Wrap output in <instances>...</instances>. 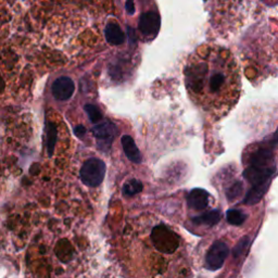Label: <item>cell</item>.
<instances>
[{
    "mask_svg": "<svg viewBox=\"0 0 278 278\" xmlns=\"http://www.w3.org/2000/svg\"><path fill=\"white\" fill-rule=\"evenodd\" d=\"M74 90H75V85L73 81L65 77L57 79L54 82L53 87H52L54 97L57 100H60V101L69 100L73 96Z\"/></svg>",
    "mask_w": 278,
    "mask_h": 278,
    "instance_id": "6",
    "label": "cell"
},
{
    "mask_svg": "<svg viewBox=\"0 0 278 278\" xmlns=\"http://www.w3.org/2000/svg\"><path fill=\"white\" fill-rule=\"evenodd\" d=\"M248 245H249V239H248V238L242 239V240L238 243V246L234 249V256H235V257H238L239 255H241L242 252L246 250V248L248 247Z\"/></svg>",
    "mask_w": 278,
    "mask_h": 278,
    "instance_id": "18",
    "label": "cell"
},
{
    "mask_svg": "<svg viewBox=\"0 0 278 278\" xmlns=\"http://www.w3.org/2000/svg\"><path fill=\"white\" fill-rule=\"evenodd\" d=\"M105 33H106L107 39L110 41L111 44H113V45L122 44L124 36H123V33H122L120 27L116 23L109 24L108 27L106 28Z\"/></svg>",
    "mask_w": 278,
    "mask_h": 278,
    "instance_id": "11",
    "label": "cell"
},
{
    "mask_svg": "<svg viewBox=\"0 0 278 278\" xmlns=\"http://www.w3.org/2000/svg\"><path fill=\"white\" fill-rule=\"evenodd\" d=\"M226 220L232 225L239 226L246 221V214L237 209L229 210V211H227V213H226Z\"/></svg>",
    "mask_w": 278,
    "mask_h": 278,
    "instance_id": "14",
    "label": "cell"
},
{
    "mask_svg": "<svg viewBox=\"0 0 278 278\" xmlns=\"http://www.w3.org/2000/svg\"><path fill=\"white\" fill-rule=\"evenodd\" d=\"M157 23V15L155 13H147L145 16H142L140 22V29L144 33H156Z\"/></svg>",
    "mask_w": 278,
    "mask_h": 278,
    "instance_id": "13",
    "label": "cell"
},
{
    "mask_svg": "<svg viewBox=\"0 0 278 278\" xmlns=\"http://www.w3.org/2000/svg\"><path fill=\"white\" fill-rule=\"evenodd\" d=\"M209 3L215 28L225 30L239 27L249 0H209Z\"/></svg>",
    "mask_w": 278,
    "mask_h": 278,
    "instance_id": "2",
    "label": "cell"
},
{
    "mask_svg": "<svg viewBox=\"0 0 278 278\" xmlns=\"http://www.w3.org/2000/svg\"><path fill=\"white\" fill-rule=\"evenodd\" d=\"M95 136L99 140V144H103V149H109L111 146L112 139L116 134V128L110 122H103L94 129Z\"/></svg>",
    "mask_w": 278,
    "mask_h": 278,
    "instance_id": "7",
    "label": "cell"
},
{
    "mask_svg": "<svg viewBox=\"0 0 278 278\" xmlns=\"http://www.w3.org/2000/svg\"><path fill=\"white\" fill-rule=\"evenodd\" d=\"M151 240L156 249L163 254H174L180 247L179 236L165 225L155 227L151 233Z\"/></svg>",
    "mask_w": 278,
    "mask_h": 278,
    "instance_id": "3",
    "label": "cell"
},
{
    "mask_svg": "<svg viewBox=\"0 0 278 278\" xmlns=\"http://www.w3.org/2000/svg\"><path fill=\"white\" fill-rule=\"evenodd\" d=\"M242 192V185L237 182L236 183L233 187H231V189L227 191V197H229L230 200H234L236 198H238Z\"/></svg>",
    "mask_w": 278,
    "mask_h": 278,
    "instance_id": "17",
    "label": "cell"
},
{
    "mask_svg": "<svg viewBox=\"0 0 278 278\" xmlns=\"http://www.w3.org/2000/svg\"><path fill=\"white\" fill-rule=\"evenodd\" d=\"M86 112L89 115L92 123H98L99 121L103 120V114H101L99 109L95 106H92V105L86 106Z\"/></svg>",
    "mask_w": 278,
    "mask_h": 278,
    "instance_id": "16",
    "label": "cell"
},
{
    "mask_svg": "<svg viewBox=\"0 0 278 278\" xmlns=\"http://www.w3.org/2000/svg\"><path fill=\"white\" fill-rule=\"evenodd\" d=\"M106 174V164L103 160L90 158L81 168V180L88 187H97L103 183Z\"/></svg>",
    "mask_w": 278,
    "mask_h": 278,
    "instance_id": "4",
    "label": "cell"
},
{
    "mask_svg": "<svg viewBox=\"0 0 278 278\" xmlns=\"http://www.w3.org/2000/svg\"><path fill=\"white\" fill-rule=\"evenodd\" d=\"M268 189V185H263V186H256L247 193L245 198V204L248 206H254L264 197Z\"/></svg>",
    "mask_w": 278,
    "mask_h": 278,
    "instance_id": "12",
    "label": "cell"
},
{
    "mask_svg": "<svg viewBox=\"0 0 278 278\" xmlns=\"http://www.w3.org/2000/svg\"><path fill=\"white\" fill-rule=\"evenodd\" d=\"M122 146L124 149V153L132 162L134 163H140L141 162V156L139 150L135 144L134 139L129 136V135H124L122 137Z\"/></svg>",
    "mask_w": 278,
    "mask_h": 278,
    "instance_id": "9",
    "label": "cell"
},
{
    "mask_svg": "<svg viewBox=\"0 0 278 278\" xmlns=\"http://www.w3.org/2000/svg\"><path fill=\"white\" fill-rule=\"evenodd\" d=\"M142 190V184L137 180H131L128 183H125L123 186V193L128 197H133L137 195Z\"/></svg>",
    "mask_w": 278,
    "mask_h": 278,
    "instance_id": "15",
    "label": "cell"
},
{
    "mask_svg": "<svg viewBox=\"0 0 278 278\" xmlns=\"http://www.w3.org/2000/svg\"><path fill=\"white\" fill-rule=\"evenodd\" d=\"M210 195L205 190L200 188L192 189L187 197L188 207L195 211H201L209 206Z\"/></svg>",
    "mask_w": 278,
    "mask_h": 278,
    "instance_id": "8",
    "label": "cell"
},
{
    "mask_svg": "<svg viewBox=\"0 0 278 278\" xmlns=\"http://www.w3.org/2000/svg\"><path fill=\"white\" fill-rule=\"evenodd\" d=\"M229 247L222 240L215 241L213 245L210 247L207 257H206V266L211 271L220 269L224 263L225 260L229 256Z\"/></svg>",
    "mask_w": 278,
    "mask_h": 278,
    "instance_id": "5",
    "label": "cell"
},
{
    "mask_svg": "<svg viewBox=\"0 0 278 278\" xmlns=\"http://www.w3.org/2000/svg\"><path fill=\"white\" fill-rule=\"evenodd\" d=\"M221 221V212L218 210H212L207 213L198 215L192 218V222L197 225L214 226Z\"/></svg>",
    "mask_w": 278,
    "mask_h": 278,
    "instance_id": "10",
    "label": "cell"
},
{
    "mask_svg": "<svg viewBox=\"0 0 278 278\" xmlns=\"http://www.w3.org/2000/svg\"><path fill=\"white\" fill-rule=\"evenodd\" d=\"M185 86L192 103L212 119H221L238 103L239 67L233 54L215 45H202L184 69Z\"/></svg>",
    "mask_w": 278,
    "mask_h": 278,
    "instance_id": "1",
    "label": "cell"
}]
</instances>
